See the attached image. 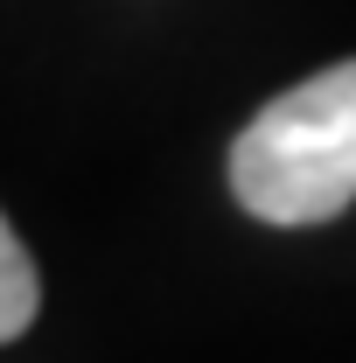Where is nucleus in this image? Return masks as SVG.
Here are the masks:
<instances>
[{
    "mask_svg": "<svg viewBox=\"0 0 356 363\" xmlns=\"http://www.w3.org/2000/svg\"><path fill=\"white\" fill-rule=\"evenodd\" d=\"M230 196L279 230L328 224L356 203V56L252 112L230 140Z\"/></svg>",
    "mask_w": 356,
    "mask_h": 363,
    "instance_id": "obj_1",
    "label": "nucleus"
},
{
    "mask_svg": "<svg viewBox=\"0 0 356 363\" xmlns=\"http://www.w3.org/2000/svg\"><path fill=\"white\" fill-rule=\"evenodd\" d=\"M43 308V279H35V259L21 252V238L0 217V342H14Z\"/></svg>",
    "mask_w": 356,
    "mask_h": 363,
    "instance_id": "obj_2",
    "label": "nucleus"
}]
</instances>
